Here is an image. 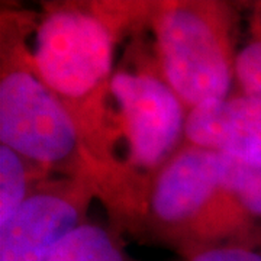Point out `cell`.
Listing matches in <instances>:
<instances>
[{
    "instance_id": "1",
    "label": "cell",
    "mask_w": 261,
    "mask_h": 261,
    "mask_svg": "<svg viewBox=\"0 0 261 261\" xmlns=\"http://www.w3.org/2000/svg\"><path fill=\"white\" fill-rule=\"evenodd\" d=\"M157 42L164 80L190 109L222 100L235 75L226 31L205 6L178 3L160 15Z\"/></svg>"
},
{
    "instance_id": "2",
    "label": "cell",
    "mask_w": 261,
    "mask_h": 261,
    "mask_svg": "<svg viewBox=\"0 0 261 261\" xmlns=\"http://www.w3.org/2000/svg\"><path fill=\"white\" fill-rule=\"evenodd\" d=\"M112 37L99 18L79 9H58L37 29L31 68L64 100H83L108 86Z\"/></svg>"
},
{
    "instance_id": "3",
    "label": "cell",
    "mask_w": 261,
    "mask_h": 261,
    "mask_svg": "<svg viewBox=\"0 0 261 261\" xmlns=\"http://www.w3.org/2000/svg\"><path fill=\"white\" fill-rule=\"evenodd\" d=\"M0 141L41 164L64 163L77 151L73 115L32 68L9 70L2 77Z\"/></svg>"
},
{
    "instance_id": "4",
    "label": "cell",
    "mask_w": 261,
    "mask_h": 261,
    "mask_svg": "<svg viewBox=\"0 0 261 261\" xmlns=\"http://www.w3.org/2000/svg\"><path fill=\"white\" fill-rule=\"evenodd\" d=\"M106 87L118 111L129 163L144 170L159 167L185 134V103L166 80L148 73L116 71Z\"/></svg>"
},
{
    "instance_id": "5",
    "label": "cell",
    "mask_w": 261,
    "mask_h": 261,
    "mask_svg": "<svg viewBox=\"0 0 261 261\" xmlns=\"http://www.w3.org/2000/svg\"><path fill=\"white\" fill-rule=\"evenodd\" d=\"M80 219V205L70 196L29 195L0 225V261H47L65 235L82 225Z\"/></svg>"
},
{
    "instance_id": "6",
    "label": "cell",
    "mask_w": 261,
    "mask_h": 261,
    "mask_svg": "<svg viewBox=\"0 0 261 261\" xmlns=\"http://www.w3.org/2000/svg\"><path fill=\"white\" fill-rule=\"evenodd\" d=\"M222 154L189 147L160 171L151 192V209L166 224H185L222 192Z\"/></svg>"
},
{
    "instance_id": "7",
    "label": "cell",
    "mask_w": 261,
    "mask_h": 261,
    "mask_svg": "<svg viewBox=\"0 0 261 261\" xmlns=\"http://www.w3.org/2000/svg\"><path fill=\"white\" fill-rule=\"evenodd\" d=\"M185 135L197 148L261 163V103L240 94L197 105L187 113Z\"/></svg>"
},
{
    "instance_id": "8",
    "label": "cell",
    "mask_w": 261,
    "mask_h": 261,
    "mask_svg": "<svg viewBox=\"0 0 261 261\" xmlns=\"http://www.w3.org/2000/svg\"><path fill=\"white\" fill-rule=\"evenodd\" d=\"M47 261H128L121 247L97 225L82 224L58 243Z\"/></svg>"
},
{
    "instance_id": "9",
    "label": "cell",
    "mask_w": 261,
    "mask_h": 261,
    "mask_svg": "<svg viewBox=\"0 0 261 261\" xmlns=\"http://www.w3.org/2000/svg\"><path fill=\"white\" fill-rule=\"evenodd\" d=\"M28 196V174L22 157L0 145V225L9 221Z\"/></svg>"
},
{
    "instance_id": "10",
    "label": "cell",
    "mask_w": 261,
    "mask_h": 261,
    "mask_svg": "<svg viewBox=\"0 0 261 261\" xmlns=\"http://www.w3.org/2000/svg\"><path fill=\"white\" fill-rule=\"evenodd\" d=\"M235 77L241 94L261 103V32L235 57Z\"/></svg>"
},
{
    "instance_id": "11",
    "label": "cell",
    "mask_w": 261,
    "mask_h": 261,
    "mask_svg": "<svg viewBox=\"0 0 261 261\" xmlns=\"http://www.w3.org/2000/svg\"><path fill=\"white\" fill-rule=\"evenodd\" d=\"M186 261H261V248L238 244L218 245L196 252Z\"/></svg>"
},
{
    "instance_id": "12",
    "label": "cell",
    "mask_w": 261,
    "mask_h": 261,
    "mask_svg": "<svg viewBox=\"0 0 261 261\" xmlns=\"http://www.w3.org/2000/svg\"><path fill=\"white\" fill-rule=\"evenodd\" d=\"M258 32H261V29H260V31H258Z\"/></svg>"
}]
</instances>
